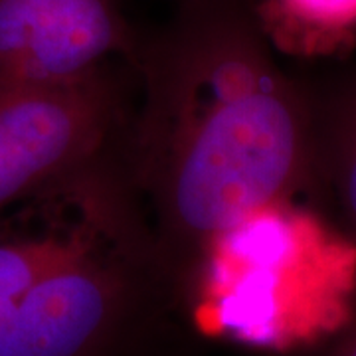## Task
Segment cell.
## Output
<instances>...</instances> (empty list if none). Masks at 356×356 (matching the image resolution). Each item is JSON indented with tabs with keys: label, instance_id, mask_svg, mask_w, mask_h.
Wrapping results in <instances>:
<instances>
[{
	"label": "cell",
	"instance_id": "cell-1",
	"mask_svg": "<svg viewBox=\"0 0 356 356\" xmlns=\"http://www.w3.org/2000/svg\"><path fill=\"white\" fill-rule=\"evenodd\" d=\"M275 54L252 0H180L163 34L140 46L131 166L188 315L222 238L309 196L305 83Z\"/></svg>",
	"mask_w": 356,
	"mask_h": 356
},
{
	"label": "cell",
	"instance_id": "cell-2",
	"mask_svg": "<svg viewBox=\"0 0 356 356\" xmlns=\"http://www.w3.org/2000/svg\"><path fill=\"white\" fill-rule=\"evenodd\" d=\"M131 153L0 218V356H196Z\"/></svg>",
	"mask_w": 356,
	"mask_h": 356
},
{
	"label": "cell",
	"instance_id": "cell-3",
	"mask_svg": "<svg viewBox=\"0 0 356 356\" xmlns=\"http://www.w3.org/2000/svg\"><path fill=\"white\" fill-rule=\"evenodd\" d=\"M356 295V245L313 206L277 204L222 238L191 301L196 332L295 356L343 323Z\"/></svg>",
	"mask_w": 356,
	"mask_h": 356
},
{
	"label": "cell",
	"instance_id": "cell-4",
	"mask_svg": "<svg viewBox=\"0 0 356 356\" xmlns=\"http://www.w3.org/2000/svg\"><path fill=\"white\" fill-rule=\"evenodd\" d=\"M123 67L51 88H0V218L131 151L137 102Z\"/></svg>",
	"mask_w": 356,
	"mask_h": 356
},
{
	"label": "cell",
	"instance_id": "cell-5",
	"mask_svg": "<svg viewBox=\"0 0 356 356\" xmlns=\"http://www.w3.org/2000/svg\"><path fill=\"white\" fill-rule=\"evenodd\" d=\"M143 42L117 0H0V88H51L109 65L135 70Z\"/></svg>",
	"mask_w": 356,
	"mask_h": 356
},
{
	"label": "cell",
	"instance_id": "cell-6",
	"mask_svg": "<svg viewBox=\"0 0 356 356\" xmlns=\"http://www.w3.org/2000/svg\"><path fill=\"white\" fill-rule=\"evenodd\" d=\"M311 117V204L356 245V51L303 77Z\"/></svg>",
	"mask_w": 356,
	"mask_h": 356
},
{
	"label": "cell",
	"instance_id": "cell-7",
	"mask_svg": "<svg viewBox=\"0 0 356 356\" xmlns=\"http://www.w3.org/2000/svg\"><path fill=\"white\" fill-rule=\"evenodd\" d=\"M273 48L297 58L356 51V0H252Z\"/></svg>",
	"mask_w": 356,
	"mask_h": 356
},
{
	"label": "cell",
	"instance_id": "cell-8",
	"mask_svg": "<svg viewBox=\"0 0 356 356\" xmlns=\"http://www.w3.org/2000/svg\"><path fill=\"white\" fill-rule=\"evenodd\" d=\"M295 356H356V295L343 323L327 339Z\"/></svg>",
	"mask_w": 356,
	"mask_h": 356
}]
</instances>
